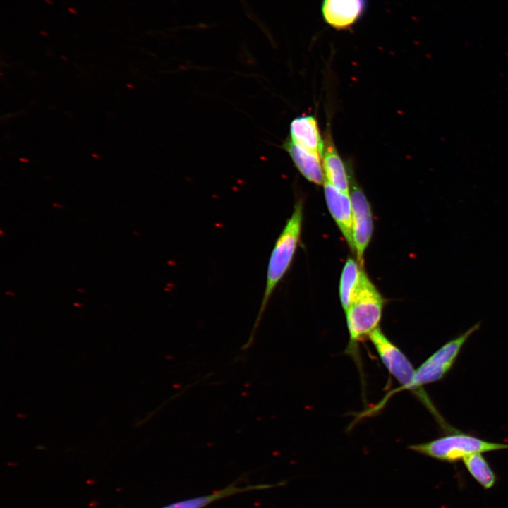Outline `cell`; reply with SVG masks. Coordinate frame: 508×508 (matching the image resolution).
Listing matches in <instances>:
<instances>
[{
	"mask_svg": "<svg viewBox=\"0 0 508 508\" xmlns=\"http://www.w3.org/2000/svg\"><path fill=\"white\" fill-rule=\"evenodd\" d=\"M73 305L76 306H81V305L80 303H74Z\"/></svg>",
	"mask_w": 508,
	"mask_h": 508,
	"instance_id": "2e32d148",
	"label": "cell"
},
{
	"mask_svg": "<svg viewBox=\"0 0 508 508\" xmlns=\"http://www.w3.org/2000/svg\"><path fill=\"white\" fill-rule=\"evenodd\" d=\"M6 294H9V295H12V296L14 295L13 293L9 292V291L6 292Z\"/></svg>",
	"mask_w": 508,
	"mask_h": 508,
	"instance_id": "9a60e30c",
	"label": "cell"
},
{
	"mask_svg": "<svg viewBox=\"0 0 508 508\" xmlns=\"http://www.w3.org/2000/svg\"><path fill=\"white\" fill-rule=\"evenodd\" d=\"M408 448L435 459L454 463L474 454L507 449L508 444L485 441L456 430L427 442L409 445Z\"/></svg>",
	"mask_w": 508,
	"mask_h": 508,
	"instance_id": "277c9868",
	"label": "cell"
},
{
	"mask_svg": "<svg viewBox=\"0 0 508 508\" xmlns=\"http://www.w3.org/2000/svg\"><path fill=\"white\" fill-rule=\"evenodd\" d=\"M363 266L349 258L343 267L339 283V298L346 311L351 304L359 287Z\"/></svg>",
	"mask_w": 508,
	"mask_h": 508,
	"instance_id": "7c38bea8",
	"label": "cell"
},
{
	"mask_svg": "<svg viewBox=\"0 0 508 508\" xmlns=\"http://www.w3.org/2000/svg\"><path fill=\"white\" fill-rule=\"evenodd\" d=\"M282 147L303 177L315 184H324L325 175L321 155L301 148L288 138L283 143Z\"/></svg>",
	"mask_w": 508,
	"mask_h": 508,
	"instance_id": "8fae6325",
	"label": "cell"
},
{
	"mask_svg": "<svg viewBox=\"0 0 508 508\" xmlns=\"http://www.w3.org/2000/svg\"><path fill=\"white\" fill-rule=\"evenodd\" d=\"M322 152V162L325 180L337 189L349 193V174L348 168L339 156L331 133L326 131Z\"/></svg>",
	"mask_w": 508,
	"mask_h": 508,
	"instance_id": "9c48e42d",
	"label": "cell"
},
{
	"mask_svg": "<svg viewBox=\"0 0 508 508\" xmlns=\"http://www.w3.org/2000/svg\"><path fill=\"white\" fill-rule=\"evenodd\" d=\"M479 328L480 323H476L459 336L447 341L415 370L408 391H411L416 394L433 415L439 424L442 423L445 420L440 415L422 387L437 382L445 376L455 363L465 342Z\"/></svg>",
	"mask_w": 508,
	"mask_h": 508,
	"instance_id": "3957f363",
	"label": "cell"
},
{
	"mask_svg": "<svg viewBox=\"0 0 508 508\" xmlns=\"http://www.w3.org/2000/svg\"><path fill=\"white\" fill-rule=\"evenodd\" d=\"M303 217V202L298 200L295 203L291 215L287 219L272 250L267 265L265 291L255 324V329L272 294L292 264L301 237Z\"/></svg>",
	"mask_w": 508,
	"mask_h": 508,
	"instance_id": "7a4b0ae2",
	"label": "cell"
},
{
	"mask_svg": "<svg viewBox=\"0 0 508 508\" xmlns=\"http://www.w3.org/2000/svg\"><path fill=\"white\" fill-rule=\"evenodd\" d=\"M462 460L469 473L485 489L494 485L496 476L481 454H474Z\"/></svg>",
	"mask_w": 508,
	"mask_h": 508,
	"instance_id": "5bb4252c",
	"label": "cell"
},
{
	"mask_svg": "<svg viewBox=\"0 0 508 508\" xmlns=\"http://www.w3.org/2000/svg\"><path fill=\"white\" fill-rule=\"evenodd\" d=\"M366 5V0H323L322 13L331 27L345 30L361 19Z\"/></svg>",
	"mask_w": 508,
	"mask_h": 508,
	"instance_id": "ba28073f",
	"label": "cell"
},
{
	"mask_svg": "<svg viewBox=\"0 0 508 508\" xmlns=\"http://www.w3.org/2000/svg\"><path fill=\"white\" fill-rule=\"evenodd\" d=\"M286 138L301 148L322 156L324 140L314 116L306 115L293 119Z\"/></svg>",
	"mask_w": 508,
	"mask_h": 508,
	"instance_id": "30bf717a",
	"label": "cell"
},
{
	"mask_svg": "<svg viewBox=\"0 0 508 508\" xmlns=\"http://www.w3.org/2000/svg\"><path fill=\"white\" fill-rule=\"evenodd\" d=\"M272 486V485H256L241 488L233 484L210 495L181 500L162 508H203L214 501L235 494L253 490L266 489Z\"/></svg>",
	"mask_w": 508,
	"mask_h": 508,
	"instance_id": "4fadbf2b",
	"label": "cell"
},
{
	"mask_svg": "<svg viewBox=\"0 0 508 508\" xmlns=\"http://www.w3.org/2000/svg\"><path fill=\"white\" fill-rule=\"evenodd\" d=\"M368 339L373 344L382 363L400 385L387 394L373 408H370L364 411L363 417L378 411L395 393L408 390L416 370L404 352L379 327L370 334Z\"/></svg>",
	"mask_w": 508,
	"mask_h": 508,
	"instance_id": "5b68a950",
	"label": "cell"
},
{
	"mask_svg": "<svg viewBox=\"0 0 508 508\" xmlns=\"http://www.w3.org/2000/svg\"><path fill=\"white\" fill-rule=\"evenodd\" d=\"M384 299L363 270L358 291L345 311L349 341L345 350L356 357L358 344L363 341L377 328L381 320Z\"/></svg>",
	"mask_w": 508,
	"mask_h": 508,
	"instance_id": "6da1fadb",
	"label": "cell"
},
{
	"mask_svg": "<svg viewBox=\"0 0 508 508\" xmlns=\"http://www.w3.org/2000/svg\"><path fill=\"white\" fill-rule=\"evenodd\" d=\"M323 186L328 210L351 250L354 253L353 212L349 193L337 189L326 180Z\"/></svg>",
	"mask_w": 508,
	"mask_h": 508,
	"instance_id": "52a82bcc",
	"label": "cell"
},
{
	"mask_svg": "<svg viewBox=\"0 0 508 508\" xmlns=\"http://www.w3.org/2000/svg\"><path fill=\"white\" fill-rule=\"evenodd\" d=\"M350 183V198L353 212V240L354 253L358 262L363 266L364 253L370 241L373 221L370 205L362 188L348 167Z\"/></svg>",
	"mask_w": 508,
	"mask_h": 508,
	"instance_id": "8992f818",
	"label": "cell"
}]
</instances>
